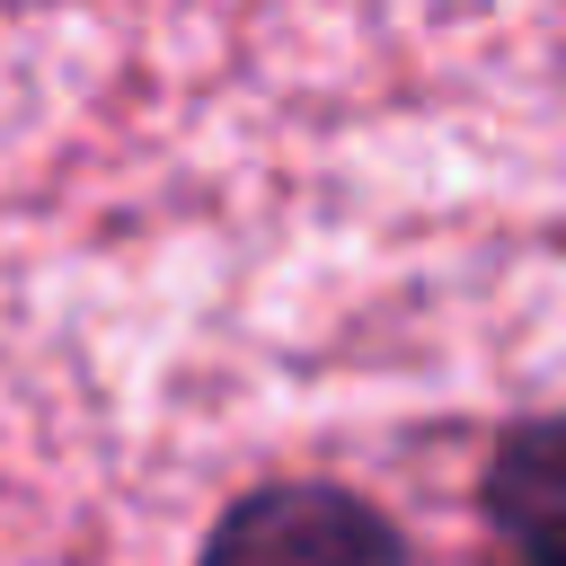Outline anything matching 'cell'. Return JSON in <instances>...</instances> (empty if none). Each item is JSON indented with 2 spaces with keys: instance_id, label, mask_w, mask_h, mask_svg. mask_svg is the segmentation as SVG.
<instances>
[{
  "instance_id": "obj_1",
  "label": "cell",
  "mask_w": 566,
  "mask_h": 566,
  "mask_svg": "<svg viewBox=\"0 0 566 566\" xmlns=\"http://www.w3.org/2000/svg\"><path fill=\"white\" fill-rule=\"evenodd\" d=\"M195 566H416V557L371 495L336 478H283L239 495Z\"/></svg>"
},
{
  "instance_id": "obj_2",
  "label": "cell",
  "mask_w": 566,
  "mask_h": 566,
  "mask_svg": "<svg viewBox=\"0 0 566 566\" xmlns=\"http://www.w3.org/2000/svg\"><path fill=\"white\" fill-rule=\"evenodd\" d=\"M495 539L513 566H557V460H548V424L531 416L513 433V451L495 460Z\"/></svg>"
}]
</instances>
